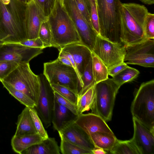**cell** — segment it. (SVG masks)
<instances>
[{
	"instance_id": "obj_5",
	"label": "cell",
	"mask_w": 154,
	"mask_h": 154,
	"mask_svg": "<svg viewBox=\"0 0 154 154\" xmlns=\"http://www.w3.org/2000/svg\"><path fill=\"white\" fill-rule=\"evenodd\" d=\"M133 117L154 132V80L141 84L132 102Z\"/></svg>"
},
{
	"instance_id": "obj_42",
	"label": "cell",
	"mask_w": 154,
	"mask_h": 154,
	"mask_svg": "<svg viewBox=\"0 0 154 154\" xmlns=\"http://www.w3.org/2000/svg\"><path fill=\"white\" fill-rule=\"evenodd\" d=\"M92 154H106L108 153L107 151L103 149L95 147L92 150Z\"/></svg>"
},
{
	"instance_id": "obj_31",
	"label": "cell",
	"mask_w": 154,
	"mask_h": 154,
	"mask_svg": "<svg viewBox=\"0 0 154 154\" xmlns=\"http://www.w3.org/2000/svg\"><path fill=\"white\" fill-rule=\"evenodd\" d=\"M28 107L37 133L43 140L47 139L49 137L48 133L35 109L34 108Z\"/></svg>"
},
{
	"instance_id": "obj_4",
	"label": "cell",
	"mask_w": 154,
	"mask_h": 154,
	"mask_svg": "<svg viewBox=\"0 0 154 154\" xmlns=\"http://www.w3.org/2000/svg\"><path fill=\"white\" fill-rule=\"evenodd\" d=\"M99 26V35L112 42L123 44L121 36L119 0H96Z\"/></svg>"
},
{
	"instance_id": "obj_32",
	"label": "cell",
	"mask_w": 154,
	"mask_h": 154,
	"mask_svg": "<svg viewBox=\"0 0 154 154\" xmlns=\"http://www.w3.org/2000/svg\"><path fill=\"white\" fill-rule=\"evenodd\" d=\"M38 37L43 43L44 48L52 47L51 33L48 20L41 25L39 31Z\"/></svg>"
},
{
	"instance_id": "obj_19",
	"label": "cell",
	"mask_w": 154,
	"mask_h": 154,
	"mask_svg": "<svg viewBox=\"0 0 154 154\" xmlns=\"http://www.w3.org/2000/svg\"><path fill=\"white\" fill-rule=\"evenodd\" d=\"M76 116L64 106L58 103L54 99L51 122L54 128L58 131Z\"/></svg>"
},
{
	"instance_id": "obj_30",
	"label": "cell",
	"mask_w": 154,
	"mask_h": 154,
	"mask_svg": "<svg viewBox=\"0 0 154 154\" xmlns=\"http://www.w3.org/2000/svg\"><path fill=\"white\" fill-rule=\"evenodd\" d=\"M82 87L79 94L78 97L95 84L92 71V58L84 70L82 77Z\"/></svg>"
},
{
	"instance_id": "obj_44",
	"label": "cell",
	"mask_w": 154,
	"mask_h": 154,
	"mask_svg": "<svg viewBox=\"0 0 154 154\" xmlns=\"http://www.w3.org/2000/svg\"><path fill=\"white\" fill-rule=\"evenodd\" d=\"M17 1L20 2H21L28 4L32 0H17Z\"/></svg>"
},
{
	"instance_id": "obj_13",
	"label": "cell",
	"mask_w": 154,
	"mask_h": 154,
	"mask_svg": "<svg viewBox=\"0 0 154 154\" xmlns=\"http://www.w3.org/2000/svg\"><path fill=\"white\" fill-rule=\"evenodd\" d=\"M43 49L20 43H5L0 48V60L29 63L33 58L43 53Z\"/></svg>"
},
{
	"instance_id": "obj_16",
	"label": "cell",
	"mask_w": 154,
	"mask_h": 154,
	"mask_svg": "<svg viewBox=\"0 0 154 154\" xmlns=\"http://www.w3.org/2000/svg\"><path fill=\"white\" fill-rule=\"evenodd\" d=\"M48 20L42 9L33 0L27 4L26 24L28 39L38 37L39 30L42 24Z\"/></svg>"
},
{
	"instance_id": "obj_41",
	"label": "cell",
	"mask_w": 154,
	"mask_h": 154,
	"mask_svg": "<svg viewBox=\"0 0 154 154\" xmlns=\"http://www.w3.org/2000/svg\"><path fill=\"white\" fill-rule=\"evenodd\" d=\"M128 66L124 62L115 65L108 69V75L113 77Z\"/></svg>"
},
{
	"instance_id": "obj_39",
	"label": "cell",
	"mask_w": 154,
	"mask_h": 154,
	"mask_svg": "<svg viewBox=\"0 0 154 154\" xmlns=\"http://www.w3.org/2000/svg\"><path fill=\"white\" fill-rule=\"evenodd\" d=\"M90 1L91 5V25L94 29L99 35V26L96 2Z\"/></svg>"
},
{
	"instance_id": "obj_15",
	"label": "cell",
	"mask_w": 154,
	"mask_h": 154,
	"mask_svg": "<svg viewBox=\"0 0 154 154\" xmlns=\"http://www.w3.org/2000/svg\"><path fill=\"white\" fill-rule=\"evenodd\" d=\"M74 119L69 122L58 131L60 137L92 151L95 147L90 137L75 123Z\"/></svg>"
},
{
	"instance_id": "obj_20",
	"label": "cell",
	"mask_w": 154,
	"mask_h": 154,
	"mask_svg": "<svg viewBox=\"0 0 154 154\" xmlns=\"http://www.w3.org/2000/svg\"><path fill=\"white\" fill-rule=\"evenodd\" d=\"M17 128L14 136L20 137L37 133L34 126L29 111L25 106L18 115Z\"/></svg>"
},
{
	"instance_id": "obj_37",
	"label": "cell",
	"mask_w": 154,
	"mask_h": 154,
	"mask_svg": "<svg viewBox=\"0 0 154 154\" xmlns=\"http://www.w3.org/2000/svg\"><path fill=\"white\" fill-rule=\"evenodd\" d=\"M55 98L59 103L64 106L76 116L78 115L77 105L54 91Z\"/></svg>"
},
{
	"instance_id": "obj_38",
	"label": "cell",
	"mask_w": 154,
	"mask_h": 154,
	"mask_svg": "<svg viewBox=\"0 0 154 154\" xmlns=\"http://www.w3.org/2000/svg\"><path fill=\"white\" fill-rule=\"evenodd\" d=\"M33 0L40 6L47 17L51 12L56 1V0Z\"/></svg>"
},
{
	"instance_id": "obj_46",
	"label": "cell",
	"mask_w": 154,
	"mask_h": 154,
	"mask_svg": "<svg viewBox=\"0 0 154 154\" xmlns=\"http://www.w3.org/2000/svg\"><path fill=\"white\" fill-rule=\"evenodd\" d=\"M89 1L93 2H96V0H89Z\"/></svg>"
},
{
	"instance_id": "obj_6",
	"label": "cell",
	"mask_w": 154,
	"mask_h": 154,
	"mask_svg": "<svg viewBox=\"0 0 154 154\" xmlns=\"http://www.w3.org/2000/svg\"><path fill=\"white\" fill-rule=\"evenodd\" d=\"M120 87L112 78L95 84L90 109L91 112L100 117L106 122L111 121L116 97Z\"/></svg>"
},
{
	"instance_id": "obj_1",
	"label": "cell",
	"mask_w": 154,
	"mask_h": 154,
	"mask_svg": "<svg viewBox=\"0 0 154 154\" xmlns=\"http://www.w3.org/2000/svg\"><path fill=\"white\" fill-rule=\"evenodd\" d=\"M27 4L11 0L8 4L0 0V40L20 43L28 39L26 24Z\"/></svg>"
},
{
	"instance_id": "obj_34",
	"label": "cell",
	"mask_w": 154,
	"mask_h": 154,
	"mask_svg": "<svg viewBox=\"0 0 154 154\" xmlns=\"http://www.w3.org/2000/svg\"><path fill=\"white\" fill-rule=\"evenodd\" d=\"M143 30L146 38L154 39V14L148 12L144 19Z\"/></svg>"
},
{
	"instance_id": "obj_7",
	"label": "cell",
	"mask_w": 154,
	"mask_h": 154,
	"mask_svg": "<svg viewBox=\"0 0 154 154\" xmlns=\"http://www.w3.org/2000/svg\"><path fill=\"white\" fill-rule=\"evenodd\" d=\"M2 81L27 95L36 106L40 91L39 79L38 75L31 70L29 63H20Z\"/></svg>"
},
{
	"instance_id": "obj_24",
	"label": "cell",
	"mask_w": 154,
	"mask_h": 154,
	"mask_svg": "<svg viewBox=\"0 0 154 154\" xmlns=\"http://www.w3.org/2000/svg\"><path fill=\"white\" fill-rule=\"evenodd\" d=\"M92 69L95 84L108 78V69L102 61L92 52Z\"/></svg>"
},
{
	"instance_id": "obj_3",
	"label": "cell",
	"mask_w": 154,
	"mask_h": 154,
	"mask_svg": "<svg viewBox=\"0 0 154 154\" xmlns=\"http://www.w3.org/2000/svg\"><path fill=\"white\" fill-rule=\"evenodd\" d=\"M48 17L51 33L52 47L59 50L70 44H81L77 30L63 5L62 0H56Z\"/></svg>"
},
{
	"instance_id": "obj_29",
	"label": "cell",
	"mask_w": 154,
	"mask_h": 154,
	"mask_svg": "<svg viewBox=\"0 0 154 154\" xmlns=\"http://www.w3.org/2000/svg\"><path fill=\"white\" fill-rule=\"evenodd\" d=\"M60 152L63 154H92L91 150L82 147L60 137Z\"/></svg>"
},
{
	"instance_id": "obj_2",
	"label": "cell",
	"mask_w": 154,
	"mask_h": 154,
	"mask_svg": "<svg viewBox=\"0 0 154 154\" xmlns=\"http://www.w3.org/2000/svg\"><path fill=\"white\" fill-rule=\"evenodd\" d=\"M148 12L144 5L134 3H122L120 38L125 46L141 42L146 38L144 35L143 25Z\"/></svg>"
},
{
	"instance_id": "obj_28",
	"label": "cell",
	"mask_w": 154,
	"mask_h": 154,
	"mask_svg": "<svg viewBox=\"0 0 154 154\" xmlns=\"http://www.w3.org/2000/svg\"><path fill=\"white\" fill-rule=\"evenodd\" d=\"M140 73L137 69L128 66L112 77L113 80L120 87L123 84L136 79Z\"/></svg>"
},
{
	"instance_id": "obj_36",
	"label": "cell",
	"mask_w": 154,
	"mask_h": 154,
	"mask_svg": "<svg viewBox=\"0 0 154 154\" xmlns=\"http://www.w3.org/2000/svg\"><path fill=\"white\" fill-rule=\"evenodd\" d=\"M19 63L14 62L0 60V81H2Z\"/></svg>"
},
{
	"instance_id": "obj_35",
	"label": "cell",
	"mask_w": 154,
	"mask_h": 154,
	"mask_svg": "<svg viewBox=\"0 0 154 154\" xmlns=\"http://www.w3.org/2000/svg\"><path fill=\"white\" fill-rule=\"evenodd\" d=\"M75 0L80 13L86 20L92 25L91 19V5L89 0Z\"/></svg>"
},
{
	"instance_id": "obj_12",
	"label": "cell",
	"mask_w": 154,
	"mask_h": 154,
	"mask_svg": "<svg viewBox=\"0 0 154 154\" xmlns=\"http://www.w3.org/2000/svg\"><path fill=\"white\" fill-rule=\"evenodd\" d=\"M38 76L40 91L38 103L34 108L44 127L48 128L51 124V115L55 99L54 91L43 74Z\"/></svg>"
},
{
	"instance_id": "obj_14",
	"label": "cell",
	"mask_w": 154,
	"mask_h": 154,
	"mask_svg": "<svg viewBox=\"0 0 154 154\" xmlns=\"http://www.w3.org/2000/svg\"><path fill=\"white\" fill-rule=\"evenodd\" d=\"M134 134L131 139L140 154H154V132L133 117Z\"/></svg>"
},
{
	"instance_id": "obj_17",
	"label": "cell",
	"mask_w": 154,
	"mask_h": 154,
	"mask_svg": "<svg viewBox=\"0 0 154 154\" xmlns=\"http://www.w3.org/2000/svg\"><path fill=\"white\" fill-rule=\"evenodd\" d=\"M74 121L89 137L91 134L96 132L113 133L102 118L92 112L82 113L76 116Z\"/></svg>"
},
{
	"instance_id": "obj_22",
	"label": "cell",
	"mask_w": 154,
	"mask_h": 154,
	"mask_svg": "<svg viewBox=\"0 0 154 154\" xmlns=\"http://www.w3.org/2000/svg\"><path fill=\"white\" fill-rule=\"evenodd\" d=\"M38 134L12 137L11 144L13 151L16 153L22 154L25 150L31 146L39 143L43 140Z\"/></svg>"
},
{
	"instance_id": "obj_11",
	"label": "cell",
	"mask_w": 154,
	"mask_h": 154,
	"mask_svg": "<svg viewBox=\"0 0 154 154\" xmlns=\"http://www.w3.org/2000/svg\"><path fill=\"white\" fill-rule=\"evenodd\" d=\"M124 61L127 64L154 67V39H147L141 42L125 46Z\"/></svg>"
},
{
	"instance_id": "obj_40",
	"label": "cell",
	"mask_w": 154,
	"mask_h": 154,
	"mask_svg": "<svg viewBox=\"0 0 154 154\" xmlns=\"http://www.w3.org/2000/svg\"><path fill=\"white\" fill-rule=\"evenodd\" d=\"M20 43L29 47L44 48L43 43L39 37L32 39H28Z\"/></svg>"
},
{
	"instance_id": "obj_9",
	"label": "cell",
	"mask_w": 154,
	"mask_h": 154,
	"mask_svg": "<svg viewBox=\"0 0 154 154\" xmlns=\"http://www.w3.org/2000/svg\"><path fill=\"white\" fill-rule=\"evenodd\" d=\"M63 5L72 20L79 37L81 44L92 52L98 35L79 12L75 0H62Z\"/></svg>"
},
{
	"instance_id": "obj_27",
	"label": "cell",
	"mask_w": 154,
	"mask_h": 154,
	"mask_svg": "<svg viewBox=\"0 0 154 154\" xmlns=\"http://www.w3.org/2000/svg\"><path fill=\"white\" fill-rule=\"evenodd\" d=\"M1 82L10 94L25 106L34 108L36 106L33 100L27 95L3 81Z\"/></svg>"
},
{
	"instance_id": "obj_8",
	"label": "cell",
	"mask_w": 154,
	"mask_h": 154,
	"mask_svg": "<svg viewBox=\"0 0 154 154\" xmlns=\"http://www.w3.org/2000/svg\"><path fill=\"white\" fill-rule=\"evenodd\" d=\"M43 75L50 84L65 87L78 96L82 85L74 68L63 63L57 58L44 64Z\"/></svg>"
},
{
	"instance_id": "obj_18",
	"label": "cell",
	"mask_w": 154,
	"mask_h": 154,
	"mask_svg": "<svg viewBox=\"0 0 154 154\" xmlns=\"http://www.w3.org/2000/svg\"><path fill=\"white\" fill-rule=\"evenodd\" d=\"M60 49L68 52L72 56L82 87V75L85 67L92 58V52L88 47L79 43L70 44Z\"/></svg>"
},
{
	"instance_id": "obj_10",
	"label": "cell",
	"mask_w": 154,
	"mask_h": 154,
	"mask_svg": "<svg viewBox=\"0 0 154 154\" xmlns=\"http://www.w3.org/2000/svg\"><path fill=\"white\" fill-rule=\"evenodd\" d=\"M92 52L108 69L124 62L125 46L112 42L98 35Z\"/></svg>"
},
{
	"instance_id": "obj_26",
	"label": "cell",
	"mask_w": 154,
	"mask_h": 154,
	"mask_svg": "<svg viewBox=\"0 0 154 154\" xmlns=\"http://www.w3.org/2000/svg\"><path fill=\"white\" fill-rule=\"evenodd\" d=\"M94 85L78 98L76 105L78 115L90 109L94 98Z\"/></svg>"
},
{
	"instance_id": "obj_21",
	"label": "cell",
	"mask_w": 154,
	"mask_h": 154,
	"mask_svg": "<svg viewBox=\"0 0 154 154\" xmlns=\"http://www.w3.org/2000/svg\"><path fill=\"white\" fill-rule=\"evenodd\" d=\"M60 152L55 138L48 137L25 150L22 154H60Z\"/></svg>"
},
{
	"instance_id": "obj_23",
	"label": "cell",
	"mask_w": 154,
	"mask_h": 154,
	"mask_svg": "<svg viewBox=\"0 0 154 154\" xmlns=\"http://www.w3.org/2000/svg\"><path fill=\"white\" fill-rule=\"evenodd\" d=\"M90 137L95 147L102 148L108 152L112 149L117 139L113 133L103 132L93 133Z\"/></svg>"
},
{
	"instance_id": "obj_25",
	"label": "cell",
	"mask_w": 154,
	"mask_h": 154,
	"mask_svg": "<svg viewBox=\"0 0 154 154\" xmlns=\"http://www.w3.org/2000/svg\"><path fill=\"white\" fill-rule=\"evenodd\" d=\"M109 152L112 154H140L131 139L122 140L117 138L113 146Z\"/></svg>"
},
{
	"instance_id": "obj_45",
	"label": "cell",
	"mask_w": 154,
	"mask_h": 154,
	"mask_svg": "<svg viewBox=\"0 0 154 154\" xmlns=\"http://www.w3.org/2000/svg\"><path fill=\"white\" fill-rule=\"evenodd\" d=\"M5 43L4 42L0 40V48Z\"/></svg>"
},
{
	"instance_id": "obj_43",
	"label": "cell",
	"mask_w": 154,
	"mask_h": 154,
	"mask_svg": "<svg viewBox=\"0 0 154 154\" xmlns=\"http://www.w3.org/2000/svg\"><path fill=\"white\" fill-rule=\"evenodd\" d=\"M143 3L148 5H152L154 4V0H139Z\"/></svg>"
},
{
	"instance_id": "obj_33",
	"label": "cell",
	"mask_w": 154,
	"mask_h": 154,
	"mask_svg": "<svg viewBox=\"0 0 154 154\" xmlns=\"http://www.w3.org/2000/svg\"><path fill=\"white\" fill-rule=\"evenodd\" d=\"M53 90L61 96L77 105L78 96L69 89L62 86L54 84H51Z\"/></svg>"
}]
</instances>
